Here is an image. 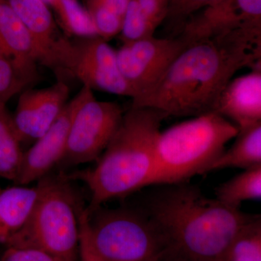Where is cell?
Listing matches in <instances>:
<instances>
[{
    "mask_svg": "<svg viewBox=\"0 0 261 261\" xmlns=\"http://www.w3.org/2000/svg\"><path fill=\"white\" fill-rule=\"evenodd\" d=\"M246 67L261 69V27L247 25L189 44L130 107L154 108L168 116L214 112L233 75Z\"/></svg>",
    "mask_w": 261,
    "mask_h": 261,
    "instance_id": "1",
    "label": "cell"
},
{
    "mask_svg": "<svg viewBox=\"0 0 261 261\" xmlns=\"http://www.w3.org/2000/svg\"><path fill=\"white\" fill-rule=\"evenodd\" d=\"M165 186L144 207L166 240L165 260L216 261L255 217L206 197L187 182Z\"/></svg>",
    "mask_w": 261,
    "mask_h": 261,
    "instance_id": "2",
    "label": "cell"
},
{
    "mask_svg": "<svg viewBox=\"0 0 261 261\" xmlns=\"http://www.w3.org/2000/svg\"><path fill=\"white\" fill-rule=\"evenodd\" d=\"M167 116L151 108L130 107L123 113L118 129L93 167L73 175L90 192L87 212L152 185L156 143Z\"/></svg>",
    "mask_w": 261,
    "mask_h": 261,
    "instance_id": "3",
    "label": "cell"
},
{
    "mask_svg": "<svg viewBox=\"0 0 261 261\" xmlns=\"http://www.w3.org/2000/svg\"><path fill=\"white\" fill-rule=\"evenodd\" d=\"M238 127L215 112L196 116L160 132L152 185L187 182L209 172L238 135Z\"/></svg>",
    "mask_w": 261,
    "mask_h": 261,
    "instance_id": "4",
    "label": "cell"
},
{
    "mask_svg": "<svg viewBox=\"0 0 261 261\" xmlns=\"http://www.w3.org/2000/svg\"><path fill=\"white\" fill-rule=\"evenodd\" d=\"M70 180L59 171L37 181V198L29 219L6 246L34 247L65 261L77 260L84 205Z\"/></svg>",
    "mask_w": 261,
    "mask_h": 261,
    "instance_id": "5",
    "label": "cell"
},
{
    "mask_svg": "<svg viewBox=\"0 0 261 261\" xmlns=\"http://www.w3.org/2000/svg\"><path fill=\"white\" fill-rule=\"evenodd\" d=\"M83 221L89 243L103 261H163L167 253L164 237L145 209L108 208L91 212Z\"/></svg>",
    "mask_w": 261,
    "mask_h": 261,
    "instance_id": "6",
    "label": "cell"
},
{
    "mask_svg": "<svg viewBox=\"0 0 261 261\" xmlns=\"http://www.w3.org/2000/svg\"><path fill=\"white\" fill-rule=\"evenodd\" d=\"M53 72L68 75L92 91L126 96L133 99L135 92L121 75L116 50L99 37H63L57 48Z\"/></svg>",
    "mask_w": 261,
    "mask_h": 261,
    "instance_id": "7",
    "label": "cell"
},
{
    "mask_svg": "<svg viewBox=\"0 0 261 261\" xmlns=\"http://www.w3.org/2000/svg\"><path fill=\"white\" fill-rule=\"evenodd\" d=\"M83 87V99L73 117L64 153L56 167L59 171L96 162L116 133L124 113L118 102L97 100L94 91Z\"/></svg>",
    "mask_w": 261,
    "mask_h": 261,
    "instance_id": "8",
    "label": "cell"
},
{
    "mask_svg": "<svg viewBox=\"0 0 261 261\" xmlns=\"http://www.w3.org/2000/svg\"><path fill=\"white\" fill-rule=\"evenodd\" d=\"M186 47L178 37L153 36L123 43L116 51L117 62L121 75L135 92L133 99L153 87Z\"/></svg>",
    "mask_w": 261,
    "mask_h": 261,
    "instance_id": "9",
    "label": "cell"
},
{
    "mask_svg": "<svg viewBox=\"0 0 261 261\" xmlns=\"http://www.w3.org/2000/svg\"><path fill=\"white\" fill-rule=\"evenodd\" d=\"M82 87L68 101L47 132L24 151L15 185L28 186L53 172L63 157L73 117L84 97Z\"/></svg>",
    "mask_w": 261,
    "mask_h": 261,
    "instance_id": "10",
    "label": "cell"
},
{
    "mask_svg": "<svg viewBox=\"0 0 261 261\" xmlns=\"http://www.w3.org/2000/svg\"><path fill=\"white\" fill-rule=\"evenodd\" d=\"M69 92L65 81L58 80L50 87L20 93L12 118L21 143L35 142L47 132L68 102Z\"/></svg>",
    "mask_w": 261,
    "mask_h": 261,
    "instance_id": "11",
    "label": "cell"
},
{
    "mask_svg": "<svg viewBox=\"0 0 261 261\" xmlns=\"http://www.w3.org/2000/svg\"><path fill=\"white\" fill-rule=\"evenodd\" d=\"M214 112L234 123L239 129L261 122V69L228 82L220 94Z\"/></svg>",
    "mask_w": 261,
    "mask_h": 261,
    "instance_id": "12",
    "label": "cell"
},
{
    "mask_svg": "<svg viewBox=\"0 0 261 261\" xmlns=\"http://www.w3.org/2000/svg\"><path fill=\"white\" fill-rule=\"evenodd\" d=\"M247 25L261 27V23L248 20L239 8L236 0H223L206 7L189 18L177 37L188 46Z\"/></svg>",
    "mask_w": 261,
    "mask_h": 261,
    "instance_id": "13",
    "label": "cell"
},
{
    "mask_svg": "<svg viewBox=\"0 0 261 261\" xmlns=\"http://www.w3.org/2000/svg\"><path fill=\"white\" fill-rule=\"evenodd\" d=\"M32 37L39 64L53 70L60 35L50 8L42 0H7Z\"/></svg>",
    "mask_w": 261,
    "mask_h": 261,
    "instance_id": "14",
    "label": "cell"
},
{
    "mask_svg": "<svg viewBox=\"0 0 261 261\" xmlns=\"http://www.w3.org/2000/svg\"><path fill=\"white\" fill-rule=\"evenodd\" d=\"M37 196V185L0 187V247L6 246L23 227Z\"/></svg>",
    "mask_w": 261,
    "mask_h": 261,
    "instance_id": "15",
    "label": "cell"
},
{
    "mask_svg": "<svg viewBox=\"0 0 261 261\" xmlns=\"http://www.w3.org/2000/svg\"><path fill=\"white\" fill-rule=\"evenodd\" d=\"M0 55L24 65L39 64L32 37L7 0H0Z\"/></svg>",
    "mask_w": 261,
    "mask_h": 261,
    "instance_id": "16",
    "label": "cell"
},
{
    "mask_svg": "<svg viewBox=\"0 0 261 261\" xmlns=\"http://www.w3.org/2000/svg\"><path fill=\"white\" fill-rule=\"evenodd\" d=\"M236 140L216 160L210 171L225 168L244 170L261 166V122L239 129Z\"/></svg>",
    "mask_w": 261,
    "mask_h": 261,
    "instance_id": "17",
    "label": "cell"
},
{
    "mask_svg": "<svg viewBox=\"0 0 261 261\" xmlns=\"http://www.w3.org/2000/svg\"><path fill=\"white\" fill-rule=\"evenodd\" d=\"M23 152L13 118L6 106L0 105V178L15 181Z\"/></svg>",
    "mask_w": 261,
    "mask_h": 261,
    "instance_id": "18",
    "label": "cell"
},
{
    "mask_svg": "<svg viewBox=\"0 0 261 261\" xmlns=\"http://www.w3.org/2000/svg\"><path fill=\"white\" fill-rule=\"evenodd\" d=\"M216 198L238 209L245 201L260 200L261 166L244 170L238 176L220 185L216 190Z\"/></svg>",
    "mask_w": 261,
    "mask_h": 261,
    "instance_id": "19",
    "label": "cell"
},
{
    "mask_svg": "<svg viewBox=\"0 0 261 261\" xmlns=\"http://www.w3.org/2000/svg\"><path fill=\"white\" fill-rule=\"evenodd\" d=\"M39 78L37 66L22 64L0 55V105L21 93Z\"/></svg>",
    "mask_w": 261,
    "mask_h": 261,
    "instance_id": "20",
    "label": "cell"
},
{
    "mask_svg": "<svg viewBox=\"0 0 261 261\" xmlns=\"http://www.w3.org/2000/svg\"><path fill=\"white\" fill-rule=\"evenodd\" d=\"M49 8L56 13L65 37L97 36L88 10L79 0H53Z\"/></svg>",
    "mask_w": 261,
    "mask_h": 261,
    "instance_id": "21",
    "label": "cell"
},
{
    "mask_svg": "<svg viewBox=\"0 0 261 261\" xmlns=\"http://www.w3.org/2000/svg\"><path fill=\"white\" fill-rule=\"evenodd\" d=\"M216 261H261V219L255 216Z\"/></svg>",
    "mask_w": 261,
    "mask_h": 261,
    "instance_id": "22",
    "label": "cell"
},
{
    "mask_svg": "<svg viewBox=\"0 0 261 261\" xmlns=\"http://www.w3.org/2000/svg\"><path fill=\"white\" fill-rule=\"evenodd\" d=\"M155 29L142 13L138 0H130L119 34L123 42H133L153 37Z\"/></svg>",
    "mask_w": 261,
    "mask_h": 261,
    "instance_id": "23",
    "label": "cell"
},
{
    "mask_svg": "<svg viewBox=\"0 0 261 261\" xmlns=\"http://www.w3.org/2000/svg\"><path fill=\"white\" fill-rule=\"evenodd\" d=\"M88 10L98 37L106 41L119 35L123 18L100 5L87 3Z\"/></svg>",
    "mask_w": 261,
    "mask_h": 261,
    "instance_id": "24",
    "label": "cell"
},
{
    "mask_svg": "<svg viewBox=\"0 0 261 261\" xmlns=\"http://www.w3.org/2000/svg\"><path fill=\"white\" fill-rule=\"evenodd\" d=\"M0 261H65L39 249L6 246L0 253Z\"/></svg>",
    "mask_w": 261,
    "mask_h": 261,
    "instance_id": "25",
    "label": "cell"
},
{
    "mask_svg": "<svg viewBox=\"0 0 261 261\" xmlns=\"http://www.w3.org/2000/svg\"><path fill=\"white\" fill-rule=\"evenodd\" d=\"M223 0H169L168 1L167 16L174 20H180L181 27L190 15Z\"/></svg>",
    "mask_w": 261,
    "mask_h": 261,
    "instance_id": "26",
    "label": "cell"
},
{
    "mask_svg": "<svg viewBox=\"0 0 261 261\" xmlns=\"http://www.w3.org/2000/svg\"><path fill=\"white\" fill-rule=\"evenodd\" d=\"M138 3L143 14L156 29L167 16L166 0H138Z\"/></svg>",
    "mask_w": 261,
    "mask_h": 261,
    "instance_id": "27",
    "label": "cell"
},
{
    "mask_svg": "<svg viewBox=\"0 0 261 261\" xmlns=\"http://www.w3.org/2000/svg\"><path fill=\"white\" fill-rule=\"evenodd\" d=\"M83 210L84 208H82L80 214V247H79V261H103L97 256L89 243L85 227H84L83 216H82Z\"/></svg>",
    "mask_w": 261,
    "mask_h": 261,
    "instance_id": "28",
    "label": "cell"
},
{
    "mask_svg": "<svg viewBox=\"0 0 261 261\" xmlns=\"http://www.w3.org/2000/svg\"><path fill=\"white\" fill-rule=\"evenodd\" d=\"M239 8L248 20L261 23V0H236Z\"/></svg>",
    "mask_w": 261,
    "mask_h": 261,
    "instance_id": "29",
    "label": "cell"
},
{
    "mask_svg": "<svg viewBox=\"0 0 261 261\" xmlns=\"http://www.w3.org/2000/svg\"><path fill=\"white\" fill-rule=\"evenodd\" d=\"M130 0H87V3L100 5L123 18Z\"/></svg>",
    "mask_w": 261,
    "mask_h": 261,
    "instance_id": "30",
    "label": "cell"
},
{
    "mask_svg": "<svg viewBox=\"0 0 261 261\" xmlns=\"http://www.w3.org/2000/svg\"><path fill=\"white\" fill-rule=\"evenodd\" d=\"M42 1L44 2V3H45L46 4H47L48 6L49 7L50 6L51 2H53V0H42Z\"/></svg>",
    "mask_w": 261,
    "mask_h": 261,
    "instance_id": "31",
    "label": "cell"
},
{
    "mask_svg": "<svg viewBox=\"0 0 261 261\" xmlns=\"http://www.w3.org/2000/svg\"><path fill=\"white\" fill-rule=\"evenodd\" d=\"M166 1H169V0H166Z\"/></svg>",
    "mask_w": 261,
    "mask_h": 261,
    "instance_id": "32",
    "label": "cell"
}]
</instances>
